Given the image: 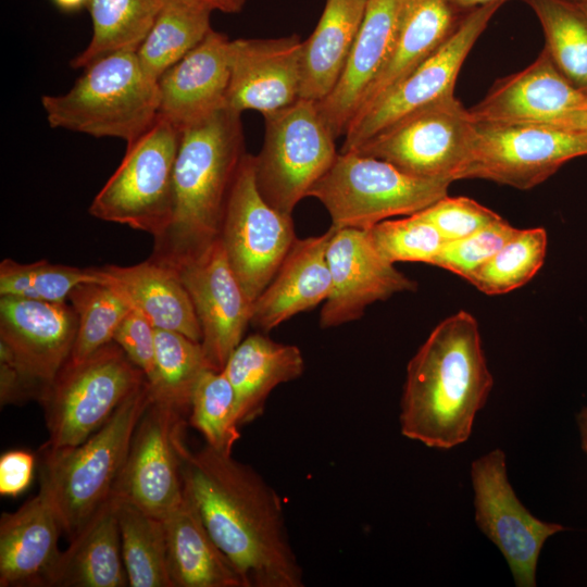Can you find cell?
Here are the masks:
<instances>
[{"label":"cell","mask_w":587,"mask_h":587,"mask_svg":"<svg viewBox=\"0 0 587 587\" xmlns=\"http://www.w3.org/2000/svg\"><path fill=\"white\" fill-rule=\"evenodd\" d=\"M185 496L246 587H303L280 498L250 465L178 439Z\"/></svg>","instance_id":"cell-1"},{"label":"cell","mask_w":587,"mask_h":587,"mask_svg":"<svg viewBox=\"0 0 587 587\" xmlns=\"http://www.w3.org/2000/svg\"><path fill=\"white\" fill-rule=\"evenodd\" d=\"M492 385L477 320L458 311L435 326L408 363L401 434L437 449L465 442Z\"/></svg>","instance_id":"cell-2"},{"label":"cell","mask_w":587,"mask_h":587,"mask_svg":"<svg viewBox=\"0 0 587 587\" xmlns=\"http://www.w3.org/2000/svg\"><path fill=\"white\" fill-rule=\"evenodd\" d=\"M245 154L241 113L228 107L180 130L173 216L151 259L177 271L218 239Z\"/></svg>","instance_id":"cell-3"},{"label":"cell","mask_w":587,"mask_h":587,"mask_svg":"<svg viewBox=\"0 0 587 587\" xmlns=\"http://www.w3.org/2000/svg\"><path fill=\"white\" fill-rule=\"evenodd\" d=\"M151 401L146 380L83 442L58 449L42 446L40 489L55 508L68 541L110 498Z\"/></svg>","instance_id":"cell-4"},{"label":"cell","mask_w":587,"mask_h":587,"mask_svg":"<svg viewBox=\"0 0 587 587\" xmlns=\"http://www.w3.org/2000/svg\"><path fill=\"white\" fill-rule=\"evenodd\" d=\"M84 70L67 92L41 97L51 127L129 143L154 123L158 80L143 68L137 52L109 54Z\"/></svg>","instance_id":"cell-5"},{"label":"cell","mask_w":587,"mask_h":587,"mask_svg":"<svg viewBox=\"0 0 587 587\" xmlns=\"http://www.w3.org/2000/svg\"><path fill=\"white\" fill-rule=\"evenodd\" d=\"M449 179L421 178L384 160L339 151L308 197L328 211L332 227L367 230L396 215H412L448 196Z\"/></svg>","instance_id":"cell-6"},{"label":"cell","mask_w":587,"mask_h":587,"mask_svg":"<svg viewBox=\"0 0 587 587\" xmlns=\"http://www.w3.org/2000/svg\"><path fill=\"white\" fill-rule=\"evenodd\" d=\"M180 130L158 115L127 143L121 164L95 196L89 213L127 225L153 239L170 225L174 210V168Z\"/></svg>","instance_id":"cell-7"},{"label":"cell","mask_w":587,"mask_h":587,"mask_svg":"<svg viewBox=\"0 0 587 587\" xmlns=\"http://www.w3.org/2000/svg\"><path fill=\"white\" fill-rule=\"evenodd\" d=\"M146 380L114 341L80 362H66L39 400L49 432L45 445L83 442Z\"/></svg>","instance_id":"cell-8"},{"label":"cell","mask_w":587,"mask_h":587,"mask_svg":"<svg viewBox=\"0 0 587 587\" xmlns=\"http://www.w3.org/2000/svg\"><path fill=\"white\" fill-rule=\"evenodd\" d=\"M264 126L263 145L254 155L257 186L271 207L292 215L335 161L336 138L316 102L305 99L265 115Z\"/></svg>","instance_id":"cell-9"},{"label":"cell","mask_w":587,"mask_h":587,"mask_svg":"<svg viewBox=\"0 0 587 587\" xmlns=\"http://www.w3.org/2000/svg\"><path fill=\"white\" fill-rule=\"evenodd\" d=\"M586 154L587 136L554 125L474 122L458 179L482 178L525 190Z\"/></svg>","instance_id":"cell-10"},{"label":"cell","mask_w":587,"mask_h":587,"mask_svg":"<svg viewBox=\"0 0 587 587\" xmlns=\"http://www.w3.org/2000/svg\"><path fill=\"white\" fill-rule=\"evenodd\" d=\"M227 261L252 302L275 276L296 240L294 221L260 193L254 155L246 153L230 189L218 237Z\"/></svg>","instance_id":"cell-11"},{"label":"cell","mask_w":587,"mask_h":587,"mask_svg":"<svg viewBox=\"0 0 587 587\" xmlns=\"http://www.w3.org/2000/svg\"><path fill=\"white\" fill-rule=\"evenodd\" d=\"M473 125L469 109L452 95L403 116L351 151L389 162L412 176L454 182Z\"/></svg>","instance_id":"cell-12"},{"label":"cell","mask_w":587,"mask_h":587,"mask_svg":"<svg viewBox=\"0 0 587 587\" xmlns=\"http://www.w3.org/2000/svg\"><path fill=\"white\" fill-rule=\"evenodd\" d=\"M501 5L490 3L466 12L453 33L428 58L352 118L340 151L354 150L403 116L452 96L463 62Z\"/></svg>","instance_id":"cell-13"},{"label":"cell","mask_w":587,"mask_h":587,"mask_svg":"<svg viewBox=\"0 0 587 587\" xmlns=\"http://www.w3.org/2000/svg\"><path fill=\"white\" fill-rule=\"evenodd\" d=\"M471 478L476 525L501 551L515 585L535 587L544 544L564 527L537 519L522 504L509 483L501 449L474 460Z\"/></svg>","instance_id":"cell-14"},{"label":"cell","mask_w":587,"mask_h":587,"mask_svg":"<svg viewBox=\"0 0 587 587\" xmlns=\"http://www.w3.org/2000/svg\"><path fill=\"white\" fill-rule=\"evenodd\" d=\"M182 414L171 405L151 401L137 424L111 496L159 519L183 501L178 451Z\"/></svg>","instance_id":"cell-15"},{"label":"cell","mask_w":587,"mask_h":587,"mask_svg":"<svg viewBox=\"0 0 587 587\" xmlns=\"http://www.w3.org/2000/svg\"><path fill=\"white\" fill-rule=\"evenodd\" d=\"M332 228L327 246L332 289L320 314L322 328L358 320L367 305L415 290L416 283L380 255L367 230Z\"/></svg>","instance_id":"cell-16"},{"label":"cell","mask_w":587,"mask_h":587,"mask_svg":"<svg viewBox=\"0 0 587 587\" xmlns=\"http://www.w3.org/2000/svg\"><path fill=\"white\" fill-rule=\"evenodd\" d=\"M177 272L200 323L205 358L213 370L222 371L251 323L253 302L230 268L220 239Z\"/></svg>","instance_id":"cell-17"},{"label":"cell","mask_w":587,"mask_h":587,"mask_svg":"<svg viewBox=\"0 0 587 587\" xmlns=\"http://www.w3.org/2000/svg\"><path fill=\"white\" fill-rule=\"evenodd\" d=\"M76 333L68 302L0 298V349L45 388L70 359Z\"/></svg>","instance_id":"cell-18"},{"label":"cell","mask_w":587,"mask_h":587,"mask_svg":"<svg viewBox=\"0 0 587 587\" xmlns=\"http://www.w3.org/2000/svg\"><path fill=\"white\" fill-rule=\"evenodd\" d=\"M302 41L297 35L230 40L227 107L265 116L300 99Z\"/></svg>","instance_id":"cell-19"},{"label":"cell","mask_w":587,"mask_h":587,"mask_svg":"<svg viewBox=\"0 0 587 587\" xmlns=\"http://www.w3.org/2000/svg\"><path fill=\"white\" fill-rule=\"evenodd\" d=\"M585 97L544 49L527 67L497 80L469 111L474 122L558 126Z\"/></svg>","instance_id":"cell-20"},{"label":"cell","mask_w":587,"mask_h":587,"mask_svg":"<svg viewBox=\"0 0 587 587\" xmlns=\"http://www.w3.org/2000/svg\"><path fill=\"white\" fill-rule=\"evenodd\" d=\"M229 42L212 29L161 75L159 116L182 130L227 107Z\"/></svg>","instance_id":"cell-21"},{"label":"cell","mask_w":587,"mask_h":587,"mask_svg":"<svg viewBox=\"0 0 587 587\" xmlns=\"http://www.w3.org/2000/svg\"><path fill=\"white\" fill-rule=\"evenodd\" d=\"M402 0H367L365 15L333 90L316 102L337 139L345 135L394 47Z\"/></svg>","instance_id":"cell-22"},{"label":"cell","mask_w":587,"mask_h":587,"mask_svg":"<svg viewBox=\"0 0 587 587\" xmlns=\"http://www.w3.org/2000/svg\"><path fill=\"white\" fill-rule=\"evenodd\" d=\"M63 533L55 508L39 492L0 520V586L48 587Z\"/></svg>","instance_id":"cell-23"},{"label":"cell","mask_w":587,"mask_h":587,"mask_svg":"<svg viewBox=\"0 0 587 587\" xmlns=\"http://www.w3.org/2000/svg\"><path fill=\"white\" fill-rule=\"evenodd\" d=\"M333 228L297 239L273 279L254 300L251 324L263 333L326 301L332 289L327 246Z\"/></svg>","instance_id":"cell-24"},{"label":"cell","mask_w":587,"mask_h":587,"mask_svg":"<svg viewBox=\"0 0 587 587\" xmlns=\"http://www.w3.org/2000/svg\"><path fill=\"white\" fill-rule=\"evenodd\" d=\"M93 268L101 283L157 329L177 332L201 342L200 323L175 268L151 258L129 266L110 264Z\"/></svg>","instance_id":"cell-25"},{"label":"cell","mask_w":587,"mask_h":587,"mask_svg":"<svg viewBox=\"0 0 587 587\" xmlns=\"http://www.w3.org/2000/svg\"><path fill=\"white\" fill-rule=\"evenodd\" d=\"M464 14L452 0H402L389 58L354 116L367 110L428 58L453 33Z\"/></svg>","instance_id":"cell-26"},{"label":"cell","mask_w":587,"mask_h":587,"mask_svg":"<svg viewBox=\"0 0 587 587\" xmlns=\"http://www.w3.org/2000/svg\"><path fill=\"white\" fill-rule=\"evenodd\" d=\"M303 370L304 360L298 347L273 341L262 334L242 339L222 370L234 390L239 426L260 417L272 390L300 377Z\"/></svg>","instance_id":"cell-27"},{"label":"cell","mask_w":587,"mask_h":587,"mask_svg":"<svg viewBox=\"0 0 587 587\" xmlns=\"http://www.w3.org/2000/svg\"><path fill=\"white\" fill-rule=\"evenodd\" d=\"M117 500L110 496L70 540L51 573L48 587H126Z\"/></svg>","instance_id":"cell-28"},{"label":"cell","mask_w":587,"mask_h":587,"mask_svg":"<svg viewBox=\"0 0 587 587\" xmlns=\"http://www.w3.org/2000/svg\"><path fill=\"white\" fill-rule=\"evenodd\" d=\"M163 522L173 587H246L185 494Z\"/></svg>","instance_id":"cell-29"},{"label":"cell","mask_w":587,"mask_h":587,"mask_svg":"<svg viewBox=\"0 0 587 587\" xmlns=\"http://www.w3.org/2000/svg\"><path fill=\"white\" fill-rule=\"evenodd\" d=\"M367 0H326L302 41L300 99L319 102L337 84L362 25Z\"/></svg>","instance_id":"cell-30"},{"label":"cell","mask_w":587,"mask_h":587,"mask_svg":"<svg viewBox=\"0 0 587 587\" xmlns=\"http://www.w3.org/2000/svg\"><path fill=\"white\" fill-rule=\"evenodd\" d=\"M164 0H89L86 8L92 22L87 47L71 61L85 68L117 52H137L163 5Z\"/></svg>","instance_id":"cell-31"},{"label":"cell","mask_w":587,"mask_h":587,"mask_svg":"<svg viewBox=\"0 0 587 587\" xmlns=\"http://www.w3.org/2000/svg\"><path fill=\"white\" fill-rule=\"evenodd\" d=\"M215 9L203 0H164L153 26L137 51L141 65L157 80L196 48L212 30Z\"/></svg>","instance_id":"cell-32"},{"label":"cell","mask_w":587,"mask_h":587,"mask_svg":"<svg viewBox=\"0 0 587 587\" xmlns=\"http://www.w3.org/2000/svg\"><path fill=\"white\" fill-rule=\"evenodd\" d=\"M116 513L128 586L173 587L163 519L120 500Z\"/></svg>","instance_id":"cell-33"},{"label":"cell","mask_w":587,"mask_h":587,"mask_svg":"<svg viewBox=\"0 0 587 587\" xmlns=\"http://www.w3.org/2000/svg\"><path fill=\"white\" fill-rule=\"evenodd\" d=\"M208 369L212 367L200 341L173 330H155L154 371L147 380L152 401L180 413L189 411L193 388Z\"/></svg>","instance_id":"cell-34"},{"label":"cell","mask_w":587,"mask_h":587,"mask_svg":"<svg viewBox=\"0 0 587 587\" xmlns=\"http://www.w3.org/2000/svg\"><path fill=\"white\" fill-rule=\"evenodd\" d=\"M545 34V49L561 73L587 93V17L571 0H523Z\"/></svg>","instance_id":"cell-35"},{"label":"cell","mask_w":587,"mask_h":587,"mask_svg":"<svg viewBox=\"0 0 587 587\" xmlns=\"http://www.w3.org/2000/svg\"><path fill=\"white\" fill-rule=\"evenodd\" d=\"M68 302L77 316V333L67 362L85 360L113 341L122 320L132 311L127 303L108 285L87 282L76 286Z\"/></svg>","instance_id":"cell-36"},{"label":"cell","mask_w":587,"mask_h":587,"mask_svg":"<svg viewBox=\"0 0 587 587\" xmlns=\"http://www.w3.org/2000/svg\"><path fill=\"white\" fill-rule=\"evenodd\" d=\"M547 243L544 228L519 229L467 282L486 295L507 294L522 287L542 266Z\"/></svg>","instance_id":"cell-37"},{"label":"cell","mask_w":587,"mask_h":587,"mask_svg":"<svg viewBox=\"0 0 587 587\" xmlns=\"http://www.w3.org/2000/svg\"><path fill=\"white\" fill-rule=\"evenodd\" d=\"M189 422L203 436L205 445L233 454L240 426L234 390L223 371L208 369L199 377L190 400Z\"/></svg>","instance_id":"cell-38"},{"label":"cell","mask_w":587,"mask_h":587,"mask_svg":"<svg viewBox=\"0 0 587 587\" xmlns=\"http://www.w3.org/2000/svg\"><path fill=\"white\" fill-rule=\"evenodd\" d=\"M87 282L101 283L93 267L53 264L47 260L20 263L4 259L0 263V297L67 302L71 291Z\"/></svg>","instance_id":"cell-39"},{"label":"cell","mask_w":587,"mask_h":587,"mask_svg":"<svg viewBox=\"0 0 587 587\" xmlns=\"http://www.w3.org/2000/svg\"><path fill=\"white\" fill-rule=\"evenodd\" d=\"M367 232L376 250L394 264H430L446 242L438 229L417 213L399 220L382 221Z\"/></svg>","instance_id":"cell-40"},{"label":"cell","mask_w":587,"mask_h":587,"mask_svg":"<svg viewBox=\"0 0 587 587\" xmlns=\"http://www.w3.org/2000/svg\"><path fill=\"white\" fill-rule=\"evenodd\" d=\"M519 228L501 218L470 236L446 241L430 264L448 270L467 280Z\"/></svg>","instance_id":"cell-41"},{"label":"cell","mask_w":587,"mask_h":587,"mask_svg":"<svg viewBox=\"0 0 587 587\" xmlns=\"http://www.w3.org/2000/svg\"><path fill=\"white\" fill-rule=\"evenodd\" d=\"M417 214L430 222L446 241L470 236L502 218L473 199L448 196Z\"/></svg>","instance_id":"cell-42"},{"label":"cell","mask_w":587,"mask_h":587,"mask_svg":"<svg viewBox=\"0 0 587 587\" xmlns=\"http://www.w3.org/2000/svg\"><path fill=\"white\" fill-rule=\"evenodd\" d=\"M157 328L140 314L130 311L120 323L113 341L149 380L154 371Z\"/></svg>","instance_id":"cell-43"},{"label":"cell","mask_w":587,"mask_h":587,"mask_svg":"<svg viewBox=\"0 0 587 587\" xmlns=\"http://www.w3.org/2000/svg\"><path fill=\"white\" fill-rule=\"evenodd\" d=\"M45 387L24 373L10 358L0 350V403L21 404L30 399L40 400Z\"/></svg>","instance_id":"cell-44"},{"label":"cell","mask_w":587,"mask_h":587,"mask_svg":"<svg viewBox=\"0 0 587 587\" xmlns=\"http://www.w3.org/2000/svg\"><path fill=\"white\" fill-rule=\"evenodd\" d=\"M35 457L26 450H11L0 458V495L16 497L33 479Z\"/></svg>","instance_id":"cell-45"},{"label":"cell","mask_w":587,"mask_h":587,"mask_svg":"<svg viewBox=\"0 0 587 587\" xmlns=\"http://www.w3.org/2000/svg\"><path fill=\"white\" fill-rule=\"evenodd\" d=\"M558 127L587 136V93L580 105L562 121Z\"/></svg>","instance_id":"cell-46"},{"label":"cell","mask_w":587,"mask_h":587,"mask_svg":"<svg viewBox=\"0 0 587 587\" xmlns=\"http://www.w3.org/2000/svg\"><path fill=\"white\" fill-rule=\"evenodd\" d=\"M509 0H452L454 5L463 13H466L478 7H483L490 3H505Z\"/></svg>","instance_id":"cell-47"},{"label":"cell","mask_w":587,"mask_h":587,"mask_svg":"<svg viewBox=\"0 0 587 587\" xmlns=\"http://www.w3.org/2000/svg\"><path fill=\"white\" fill-rule=\"evenodd\" d=\"M63 12H76L86 7L89 0H51Z\"/></svg>","instance_id":"cell-48"},{"label":"cell","mask_w":587,"mask_h":587,"mask_svg":"<svg viewBox=\"0 0 587 587\" xmlns=\"http://www.w3.org/2000/svg\"><path fill=\"white\" fill-rule=\"evenodd\" d=\"M579 432H580V438H582V447L584 451L587 454V408H584L577 417Z\"/></svg>","instance_id":"cell-49"},{"label":"cell","mask_w":587,"mask_h":587,"mask_svg":"<svg viewBox=\"0 0 587 587\" xmlns=\"http://www.w3.org/2000/svg\"><path fill=\"white\" fill-rule=\"evenodd\" d=\"M225 4V13H237L245 5L247 0H223Z\"/></svg>","instance_id":"cell-50"},{"label":"cell","mask_w":587,"mask_h":587,"mask_svg":"<svg viewBox=\"0 0 587 587\" xmlns=\"http://www.w3.org/2000/svg\"><path fill=\"white\" fill-rule=\"evenodd\" d=\"M203 1L212 5L215 10L225 12V4L223 0H203Z\"/></svg>","instance_id":"cell-51"},{"label":"cell","mask_w":587,"mask_h":587,"mask_svg":"<svg viewBox=\"0 0 587 587\" xmlns=\"http://www.w3.org/2000/svg\"><path fill=\"white\" fill-rule=\"evenodd\" d=\"M587 17V0H571Z\"/></svg>","instance_id":"cell-52"}]
</instances>
